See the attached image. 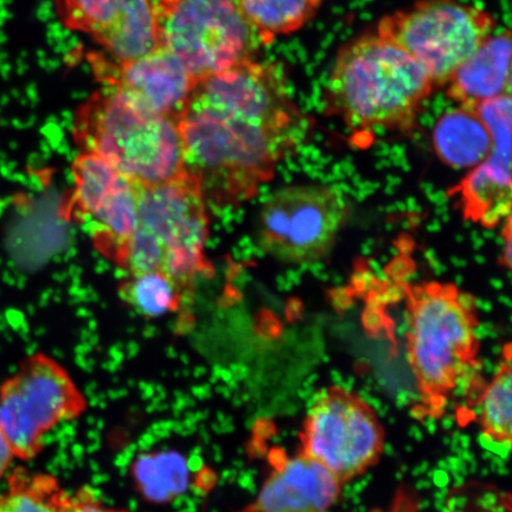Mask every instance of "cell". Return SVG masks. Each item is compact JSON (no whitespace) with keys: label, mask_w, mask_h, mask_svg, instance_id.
I'll use <instances>...</instances> for the list:
<instances>
[{"label":"cell","mask_w":512,"mask_h":512,"mask_svg":"<svg viewBox=\"0 0 512 512\" xmlns=\"http://www.w3.org/2000/svg\"><path fill=\"white\" fill-rule=\"evenodd\" d=\"M160 47L178 57L196 80L254 60L265 47L238 0H176L162 5Z\"/></svg>","instance_id":"cell-8"},{"label":"cell","mask_w":512,"mask_h":512,"mask_svg":"<svg viewBox=\"0 0 512 512\" xmlns=\"http://www.w3.org/2000/svg\"><path fill=\"white\" fill-rule=\"evenodd\" d=\"M243 14L267 44L296 32L316 16L325 0H238Z\"/></svg>","instance_id":"cell-21"},{"label":"cell","mask_w":512,"mask_h":512,"mask_svg":"<svg viewBox=\"0 0 512 512\" xmlns=\"http://www.w3.org/2000/svg\"><path fill=\"white\" fill-rule=\"evenodd\" d=\"M75 219L94 246L120 268L137 227L140 184L99 157L80 153L72 165Z\"/></svg>","instance_id":"cell-11"},{"label":"cell","mask_w":512,"mask_h":512,"mask_svg":"<svg viewBox=\"0 0 512 512\" xmlns=\"http://www.w3.org/2000/svg\"><path fill=\"white\" fill-rule=\"evenodd\" d=\"M433 147L444 164L453 169L471 170L489 156L491 132L477 110L458 106L435 123Z\"/></svg>","instance_id":"cell-17"},{"label":"cell","mask_w":512,"mask_h":512,"mask_svg":"<svg viewBox=\"0 0 512 512\" xmlns=\"http://www.w3.org/2000/svg\"><path fill=\"white\" fill-rule=\"evenodd\" d=\"M271 463L258 496L241 512H328L343 495L341 480L302 452L274 450Z\"/></svg>","instance_id":"cell-15"},{"label":"cell","mask_w":512,"mask_h":512,"mask_svg":"<svg viewBox=\"0 0 512 512\" xmlns=\"http://www.w3.org/2000/svg\"><path fill=\"white\" fill-rule=\"evenodd\" d=\"M95 73L134 106L179 120L197 80L178 57L159 47L136 59L94 60Z\"/></svg>","instance_id":"cell-14"},{"label":"cell","mask_w":512,"mask_h":512,"mask_svg":"<svg viewBox=\"0 0 512 512\" xmlns=\"http://www.w3.org/2000/svg\"><path fill=\"white\" fill-rule=\"evenodd\" d=\"M490 12L458 0H419L383 17L376 32L405 50L435 87H445L456 70L494 35Z\"/></svg>","instance_id":"cell-7"},{"label":"cell","mask_w":512,"mask_h":512,"mask_svg":"<svg viewBox=\"0 0 512 512\" xmlns=\"http://www.w3.org/2000/svg\"><path fill=\"white\" fill-rule=\"evenodd\" d=\"M132 476L147 502L165 504L185 494L190 484L187 459L177 452L144 454L132 466Z\"/></svg>","instance_id":"cell-18"},{"label":"cell","mask_w":512,"mask_h":512,"mask_svg":"<svg viewBox=\"0 0 512 512\" xmlns=\"http://www.w3.org/2000/svg\"><path fill=\"white\" fill-rule=\"evenodd\" d=\"M14 459V451H12L9 440L6 438L2 426H0V479L8 475Z\"/></svg>","instance_id":"cell-24"},{"label":"cell","mask_w":512,"mask_h":512,"mask_svg":"<svg viewBox=\"0 0 512 512\" xmlns=\"http://www.w3.org/2000/svg\"><path fill=\"white\" fill-rule=\"evenodd\" d=\"M477 111L491 132V151L452 194L466 221L494 229L511 216V96L490 101Z\"/></svg>","instance_id":"cell-13"},{"label":"cell","mask_w":512,"mask_h":512,"mask_svg":"<svg viewBox=\"0 0 512 512\" xmlns=\"http://www.w3.org/2000/svg\"><path fill=\"white\" fill-rule=\"evenodd\" d=\"M119 297L146 318H159L181 309L189 293L175 279L158 271L127 274L118 288Z\"/></svg>","instance_id":"cell-19"},{"label":"cell","mask_w":512,"mask_h":512,"mask_svg":"<svg viewBox=\"0 0 512 512\" xmlns=\"http://www.w3.org/2000/svg\"><path fill=\"white\" fill-rule=\"evenodd\" d=\"M512 357L511 344L503 348L501 361L479 401L478 424L483 437L499 446L511 445L512 438Z\"/></svg>","instance_id":"cell-20"},{"label":"cell","mask_w":512,"mask_h":512,"mask_svg":"<svg viewBox=\"0 0 512 512\" xmlns=\"http://www.w3.org/2000/svg\"><path fill=\"white\" fill-rule=\"evenodd\" d=\"M64 25L92 37L117 61L160 47L162 0H55Z\"/></svg>","instance_id":"cell-12"},{"label":"cell","mask_w":512,"mask_h":512,"mask_svg":"<svg viewBox=\"0 0 512 512\" xmlns=\"http://www.w3.org/2000/svg\"><path fill=\"white\" fill-rule=\"evenodd\" d=\"M67 492L50 473L17 467L0 495V512H59Z\"/></svg>","instance_id":"cell-22"},{"label":"cell","mask_w":512,"mask_h":512,"mask_svg":"<svg viewBox=\"0 0 512 512\" xmlns=\"http://www.w3.org/2000/svg\"><path fill=\"white\" fill-rule=\"evenodd\" d=\"M503 266H511V216L503 222Z\"/></svg>","instance_id":"cell-25"},{"label":"cell","mask_w":512,"mask_h":512,"mask_svg":"<svg viewBox=\"0 0 512 512\" xmlns=\"http://www.w3.org/2000/svg\"><path fill=\"white\" fill-rule=\"evenodd\" d=\"M172 2H176V0H162V5L172 3Z\"/></svg>","instance_id":"cell-26"},{"label":"cell","mask_w":512,"mask_h":512,"mask_svg":"<svg viewBox=\"0 0 512 512\" xmlns=\"http://www.w3.org/2000/svg\"><path fill=\"white\" fill-rule=\"evenodd\" d=\"M73 137L82 153L105 160L139 184L163 183L185 172L178 121L134 106L111 87L79 106Z\"/></svg>","instance_id":"cell-4"},{"label":"cell","mask_w":512,"mask_h":512,"mask_svg":"<svg viewBox=\"0 0 512 512\" xmlns=\"http://www.w3.org/2000/svg\"><path fill=\"white\" fill-rule=\"evenodd\" d=\"M86 411L87 400L73 377L43 352L25 358L0 384V426L15 458L23 462L40 456L44 437L53 428Z\"/></svg>","instance_id":"cell-10"},{"label":"cell","mask_w":512,"mask_h":512,"mask_svg":"<svg viewBox=\"0 0 512 512\" xmlns=\"http://www.w3.org/2000/svg\"><path fill=\"white\" fill-rule=\"evenodd\" d=\"M406 297L407 356L419 396L413 414L419 421H438L477 367V305L457 285L441 281L409 286Z\"/></svg>","instance_id":"cell-3"},{"label":"cell","mask_w":512,"mask_h":512,"mask_svg":"<svg viewBox=\"0 0 512 512\" xmlns=\"http://www.w3.org/2000/svg\"><path fill=\"white\" fill-rule=\"evenodd\" d=\"M208 239V204L188 172L163 183L140 184L137 227L123 270L165 273L190 294L198 275L209 270Z\"/></svg>","instance_id":"cell-5"},{"label":"cell","mask_w":512,"mask_h":512,"mask_svg":"<svg viewBox=\"0 0 512 512\" xmlns=\"http://www.w3.org/2000/svg\"><path fill=\"white\" fill-rule=\"evenodd\" d=\"M59 512H128L126 510L106 507L95 492L89 488H81L75 494L64 497Z\"/></svg>","instance_id":"cell-23"},{"label":"cell","mask_w":512,"mask_h":512,"mask_svg":"<svg viewBox=\"0 0 512 512\" xmlns=\"http://www.w3.org/2000/svg\"><path fill=\"white\" fill-rule=\"evenodd\" d=\"M386 438L375 408L354 390L334 384L313 398L299 433V452L347 485L380 463Z\"/></svg>","instance_id":"cell-9"},{"label":"cell","mask_w":512,"mask_h":512,"mask_svg":"<svg viewBox=\"0 0 512 512\" xmlns=\"http://www.w3.org/2000/svg\"><path fill=\"white\" fill-rule=\"evenodd\" d=\"M434 88L411 55L374 32L339 50L325 100L350 131L411 133Z\"/></svg>","instance_id":"cell-2"},{"label":"cell","mask_w":512,"mask_h":512,"mask_svg":"<svg viewBox=\"0 0 512 512\" xmlns=\"http://www.w3.org/2000/svg\"><path fill=\"white\" fill-rule=\"evenodd\" d=\"M350 214L349 197L339 188L286 185L262 202L256 215V243L281 264L315 265L328 258Z\"/></svg>","instance_id":"cell-6"},{"label":"cell","mask_w":512,"mask_h":512,"mask_svg":"<svg viewBox=\"0 0 512 512\" xmlns=\"http://www.w3.org/2000/svg\"><path fill=\"white\" fill-rule=\"evenodd\" d=\"M184 170L208 206L253 200L309 139L312 121L275 63L249 60L197 80L178 120Z\"/></svg>","instance_id":"cell-1"},{"label":"cell","mask_w":512,"mask_h":512,"mask_svg":"<svg viewBox=\"0 0 512 512\" xmlns=\"http://www.w3.org/2000/svg\"><path fill=\"white\" fill-rule=\"evenodd\" d=\"M510 31L492 35L448 81L447 98L460 107L477 110L490 101L510 95Z\"/></svg>","instance_id":"cell-16"}]
</instances>
